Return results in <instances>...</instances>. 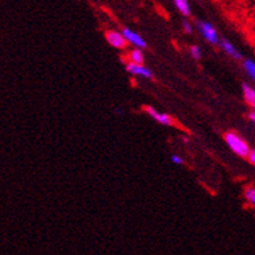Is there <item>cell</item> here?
<instances>
[{"label": "cell", "mask_w": 255, "mask_h": 255, "mask_svg": "<svg viewBox=\"0 0 255 255\" xmlns=\"http://www.w3.org/2000/svg\"><path fill=\"white\" fill-rule=\"evenodd\" d=\"M249 119H250V121L255 125V111H252L250 114H249Z\"/></svg>", "instance_id": "cell-17"}, {"label": "cell", "mask_w": 255, "mask_h": 255, "mask_svg": "<svg viewBox=\"0 0 255 255\" xmlns=\"http://www.w3.org/2000/svg\"><path fill=\"white\" fill-rule=\"evenodd\" d=\"M143 110L147 112L155 121H158L159 124L165 125V127H171V125H173V120H172V118L169 115L163 114V112H158L152 107H148V106H144Z\"/></svg>", "instance_id": "cell-5"}, {"label": "cell", "mask_w": 255, "mask_h": 255, "mask_svg": "<svg viewBox=\"0 0 255 255\" xmlns=\"http://www.w3.org/2000/svg\"><path fill=\"white\" fill-rule=\"evenodd\" d=\"M220 47H222L225 54L228 55V56H231L232 59H236V60H241L242 59L241 52H240V51L233 46V43H231L229 40H220Z\"/></svg>", "instance_id": "cell-7"}, {"label": "cell", "mask_w": 255, "mask_h": 255, "mask_svg": "<svg viewBox=\"0 0 255 255\" xmlns=\"http://www.w3.org/2000/svg\"><path fill=\"white\" fill-rule=\"evenodd\" d=\"M242 93H244V98L245 102L253 108V111H255V90L249 86L248 84L242 85Z\"/></svg>", "instance_id": "cell-8"}, {"label": "cell", "mask_w": 255, "mask_h": 255, "mask_svg": "<svg viewBox=\"0 0 255 255\" xmlns=\"http://www.w3.org/2000/svg\"><path fill=\"white\" fill-rule=\"evenodd\" d=\"M128 59H129V63L133 64H143V54H142L141 48H134L131 50L128 55Z\"/></svg>", "instance_id": "cell-9"}, {"label": "cell", "mask_w": 255, "mask_h": 255, "mask_svg": "<svg viewBox=\"0 0 255 255\" xmlns=\"http://www.w3.org/2000/svg\"><path fill=\"white\" fill-rule=\"evenodd\" d=\"M242 65H244V69H245L246 74H248L249 77L252 78L253 81H255V63L253 60H250V59H245L244 60V63H242Z\"/></svg>", "instance_id": "cell-11"}, {"label": "cell", "mask_w": 255, "mask_h": 255, "mask_svg": "<svg viewBox=\"0 0 255 255\" xmlns=\"http://www.w3.org/2000/svg\"><path fill=\"white\" fill-rule=\"evenodd\" d=\"M248 159H249V161L252 163V164L255 165V150H252V151H250Z\"/></svg>", "instance_id": "cell-16"}, {"label": "cell", "mask_w": 255, "mask_h": 255, "mask_svg": "<svg viewBox=\"0 0 255 255\" xmlns=\"http://www.w3.org/2000/svg\"><path fill=\"white\" fill-rule=\"evenodd\" d=\"M176 8L181 14L184 16H189L190 14V5H189L188 0H173Z\"/></svg>", "instance_id": "cell-10"}, {"label": "cell", "mask_w": 255, "mask_h": 255, "mask_svg": "<svg viewBox=\"0 0 255 255\" xmlns=\"http://www.w3.org/2000/svg\"><path fill=\"white\" fill-rule=\"evenodd\" d=\"M171 160H172V163H173V164H176V165H181L182 163H184V160H182L181 156H178V155H176V154L172 155Z\"/></svg>", "instance_id": "cell-15"}, {"label": "cell", "mask_w": 255, "mask_h": 255, "mask_svg": "<svg viewBox=\"0 0 255 255\" xmlns=\"http://www.w3.org/2000/svg\"><path fill=\"white\" fill-rule=\"evenodd\" d=\"M190 54H191V56L194 57L195 60H199V59L202 57V50L198 47V46H191Z\"/></svg>", "instance_id": "cell-13"}, {"label": "cell", "mask_w": 255, "mask_h": 255, "mask_svg": "<svg viewBox=\"0 0 255 255\" xmlns=\"http://www.w3.org/2000/svg\"><path fill=\"white\" fill-rule=\"evenodd\" d=\"M182 29H184V31L186 34L193 33V26H191V24L188 22V21H184V22H182Z\"/></svg>", "instance_id": "cell-14"}, {"label": "cell", "mask_w": 255, "mask_h": 255, "mask_svg": "<svg viewBox=\"0 0 255 255\" xmlns=\"http://www.w3.org/2000/svg\"><path fill=\"white\" fill-rule=\"evenodd\" d=\"M106 40L111 44L114 48H125L128 44V40L125 39L124 34L119 33L116 30H110L106 33Z\"/></svg>", "instance_id": "cell-4"}, {"label": "cell", "mask_w": 255, "mask_h": 255, "mask_svg": "<svg viewBox=\"0 0 255 255\" xmlns=\"http://www.w3.org/2000/svg\"><path fill=\"white\" fill-rule=\"evenodd\" d=\"M127 71L129 72V73L134 74V76H139V77L152 78L151 69H148L147 67H144L143 64L128 63L127 64Z\"/></svg>", "instance_id": "cell-6"}, {"label": "cell", "mask_w": 255, "mask_h": 255, "mask_svg": "<svg viewBox=\"0 0 255 255\" xmlns=\"http://www.w3.org/2000/svg\"><path fill=\"white\" fill-rule=\"evenodd\" d=\"M224 139L228 144V147L231 148L232 151L235 152L236 155H239L241 158H248L250 151H252V148L249 147V144L246 143L244 139H242L240 135H237L233 131H228V133H225Z\"/></svg>", "instance_id": "cell-1"}, {"label": "cell", "mask_w": 255, "mask_h": 255, "mask_svg": "<svg viewBox=\"0 0 255 255\" xmlns=\"http://www.w3.org/2000/svg\"><path fill=\"white\" fill-rule=\"evenodd\" d=\"M197 26H198V30L202 34V37L205 38L208 43L220 44V38H219V34L214 25L207 22V21H198Z\"/></svg>", "instance_id": "cell-2"}, {"label": "cell", "mask_w": 255, "mask_h": 255, "mask_svg": "<svg viewBox=\"0 0 255 255\" xmlns=\"http://www.w3.org/2000/svg\"><path fill=\"white\" fill-rule=\"evenodd\" d=\"M245 198L248 199V202L250 205H253L255 207V188H248L245 190Z\"/></svg>", "instance_id": "cell-12"}, {"label": "cell", "mask_w": 255, "mask_h": 255, "mask_svg": "<svg viewBox=\"0 0 255 255\" xmlns=\"http://www.w3.org/2000/svg\"><path fill=\"white\" fill-rule=\"evenodd\" d=\"M121 33L124 34V37L125 39L128 40V43L135 46V48H141V50H143V48L147 47L146 40H144L139 34L135 33L134 30H131V29H129V27H124Z\"/></svg>", "instance_id": "cell-3"}]
</instances>
